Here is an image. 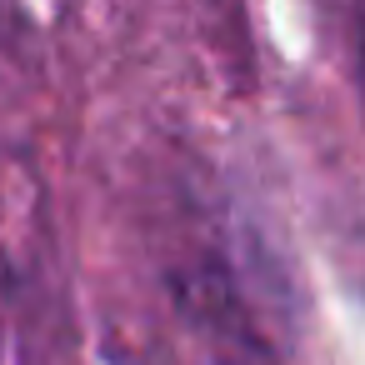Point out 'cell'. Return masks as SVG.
I'll use <instances>...</instances> for the list:
<instances>
[]
</instances>
